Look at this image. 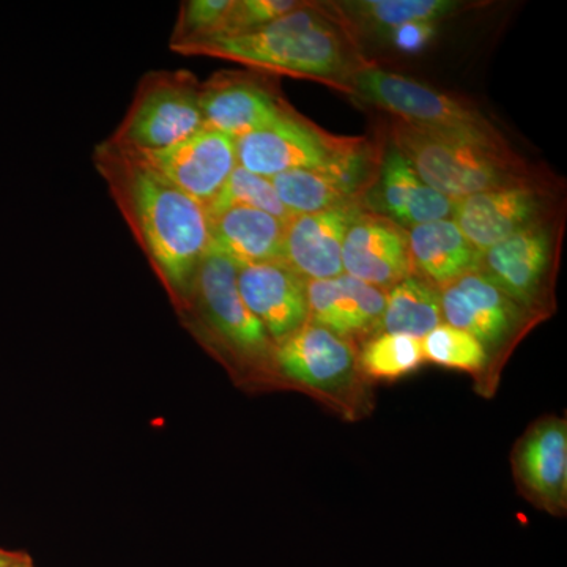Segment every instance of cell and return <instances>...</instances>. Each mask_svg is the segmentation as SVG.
Listing matches in <instances>:
<instances>
[{
	"mask_svg": "<svg viewBox=\"0 0 567 567\" xmlns=\"http://www.w3.org/2000/svg\"><path fill=\"white\" fill-rule=\"evenodd\" d=\"M92 159L153 270L183 303L210 251L207 210L140 152L106 140Z\"/></svg>",
	"mask_w": 567,
	"mask_h": 567,
	"instance_id": "obj_1",
	"label": "cell"
},
{
	"mask_svg": "<svg viewBox=\"0 0 567 567\" xmlns=\"http://www.w3.org/2000/svg\"><path fill=\"white\" fill-rule=\"evenodd\" d=\"M177 54L207 55L317 78H333L347 69L344 41L334 25L301 7L262 28L192 44Z\"/></svg>",
	"mask_w": 567,
	"mask_h": 567,
	"instance_id": "obj_2",
	"label": "cell"
},
{
	"mask_svg": "<svg viewBox=\"0 0 567 567\" xmlns=\"http://www.w3.org/2000/svg\"><path fill=\"white\" fill-rule=\"evenodd\" d=\"M394 140V147L417 175L450 199H464L487 189L518 185L514 183L516 169L506 151H495L401 121L395 123Z\"/></svg>",
	"mask_w": 567,
	"mask_h": 567,
	"instance_id": "obj_3",
	"label": "cell"
},
{
	"mask_svg": "<svg viewBox=\"0 0 567 567\" xmlns=\"http://www.w3.org/2000/svg\"><path fill=\"white\" fill-rule=\"evenodd\" d=\"M352 85L360 99L398 115L401 122L506 151L499 133L476 107L423 82L369 66L354 71Z\"/></svg>",
	"mask_w": 567,
	"mask_h": 567,
	"instance_id": "obj_4",
	"label": "cell"
},
{
	"mask_svg": "<svg viewBox=\"0 0 567 567\" xmlns=\"http://www.w3.org/2000/svg\"><path fill=\"white\" fill-rule=\"evenodd\" d=\"M203 128L197 78L186 70L151 71L137 84L133 102L110 141L134 152H162Z\"/></svg>",
	"mask_w": 567,
	"mask_h": 567,
	"instance_id": "obj_5",
	"label": "cell"
},
{
	"mask_svg": "<svg viewBox=\"0 0 567 567\" xmlns=\"http://www.w3.org/2000/svg\"><path fill=\"white\" fill-rule=\"evenodd\" d=\"M237 264L223 254L204 257L185 301L194 305L205 327L241 357L257 358L270 349V336L249 311L238 290Z\"/></svg>",
	"mask_w": 567,
	"mask_h": 567,
	"instance_id": "obj_6",
	"label": "cell"
},
{
	"mask_svg": "<svg viewBox=\"0 0 567 567\" xmlns=\"http://www.w3.org/2000/svg\"><path fill=\"white\" fill-rule=\"evenodd\" d=\"M235 147L238 166L267 178L295 169L346 171L352 162L349 151L334 147L290 111L271 125L238 137Z\"/></svg>",
	"mask_w": 567,
	"mask_h": 567,
	"instance_id": "obj_7",
	"label": "cell"
},
{
	"mask_svg": "<svg viewBox=\"0 0 567 567\" xmlns=\"http://www.w3.org/2000/svg\"><path fill=\"white\" fill-rule=\"evenodd\" d=\"M142 155L205 210L238 166L235 140L207 126L166 151Z\"/></svg>",
	"mask_w": 567,
	"mask_h": 567,
	"instance_id": "obj_8",
	"label": "cell"
},
{
	"mask_svg": "<svg viewBox=\"0 0 567 567\" xmlns=\"http://www.w3.org/2000/svg\"><path fill=\"white\" fill-rule=\"evenodd\" d=\"M237 282L245 305L278 344L308 322L306 281L281 259L238 267Z\"/></svg>",
	"mask_w": 567,
	"mask_h": 567,
	"instance_id": "obj_9",
	"label": "cell"
},
{
	"mask_svg": "<svg viewBox=\"0 0 567 567\" xmlns=\"http://www.w3.org/2000/svg\"><path fill=\"white\" fill-rule=\"evenodd\" d=\"M204 126L238 140L289 112L276 93L254 78L219 73L200 82Z\"/></svg>",
	"mask_w": 567,
	"mask_h": 567,
	"instance_id": "obj_10",
	"label": "cell"
},
{
	"mask_svg": "<svg viewBox=\"0 0 567 567\" xmlns=\"http://www.w3.org/2000/svg\"><path fill=\"white\" fill-rule=\"evenodd\" d=\"M358 212L352 205L309 215H292L284 224L281 260L305 281L344 275L342 244Z\"/></svg>",
	"mask_w": 567,
	"mask_h": 567,
	"instance_id": "obj_11",
	"label": "cell"
},
{
	"mask_svg": "<svg viewBox=\"0 0 567 567\" xmlns=\"http://www.w3.org/2000/svg\"><path fill=\"white\" fill-rule=\"evenodd\" d=\"M342 270L369 286L391 289L412 276L409 238L394 223L357 215L342 244Z\"/></svg>",
	"mask_w": 567,
	"mask_h": 567,
	"instance_id": "obj_12",
	"label": "cell"
},
{
	"mask_svg": "<svg viewBox=\"0 0 567 567\" xmlns=\"http://www.w3.org/2000/svg\"><path fill=\"white\" fill-rule=\"evenodd\" d=\"M537 212V194L528 186L511 185L456 200L451 219L481 254L533 224Z\"/></svg>",
	"mask_w": 567,
	"mask_h": 567,
	"instance_id": "obj_13",
	"label": "cell"
},
{
	"mask_svg": "<svg viewBox=\"0 0 567 567\" xmlns=\"http://www.w3.org/2000/svg\"><path fill=\"white\" fill-rule=\"evenodd\" d=\"M275 358L284 375L320 391H336L353 374L352 347L311 322L279 342Z\"/></svg>",
	"mask_w": 567,
	"mask_h": 567,
	"instance_id": "obj_14",
	"label": "cell"
},
{
	"mask_svg": "<svg viewBox=\"0 0 567 567\" xmlns=\"http://www.w3.org/2000/svg\"><path fill=\"white\" fill-rule=\"evenodd\" d=\"M550 235L529 224L480 254L477 270L518 305H532L550 262Z\"/></svg>",
	"mask_w": 567,
	"mask_h": 567,
	"instance_id": "obj_15",
	"label": "cell"
},
{
	"mask_svg": "<svg viewBox=\"0 0 567 567\" xmlns=\"http://www.w3.org/2000/svg\"><path fill=\"white\" fill-rule=\"evenodd\" d=\"M308 320L346 339L380 327L386 293L349 275L306 281Z\"/></svg>",
	"mask_w": 567,
	"mask_h": 567,
	"instance_id": "obj_16",
	"label": "cell"
},
{
	"mask_svg": "<svg viewBox=\"0 0 567 567\" xmlns=\"http://www.w3.org/2000/svg\"><path fill=\"white\" fill-rule=\"evenodd\" d=\"M440 300L446 323L475 336L483 346L502 341L516 322V303L480 270L442 287Z\"/></svg>",
	"mask_w": 567,
	"mask_h": 567,
	"instance_id": "obj_17",
	"label": "cell"
},
{
	"mask_svg": "<svg viewBox=\"0 0 567 567\" xmlns=\"http://www.w3.org/2000/svg\"><path fill=\"white\" fill-rule=\"evenodd\" d=\"M516 470L528 494L550 511L567 502V425L546 417L533 425L516 453Z\"/></svg>",
	"mask_w": 567,
	"mask_h": 567,
	"instance_id": "obj_18",
	"label": "cell"
},
{
	"mask_svg": "<svg viewBox=\"0 0 567 567\" xmlns=\"http://www.w3.org/2000/svg\"><path fill=\"white\" fill-rule=\"evenodd\" d=\"M210 251L245 265L281 259L284 221L268 213L246 207H230L208 215Z\"/></svg>",
	"mask_w": 567,
	"mask_h": 567,
	"instance_id": "obj_19",
	"label": "cell"
},
{
	"mask_svg": "<svg viewBox=\"0 0 567 567\" xmlns=\"http://www.w3.org/2000/svg\"><path fill=\"white\" fill-rule=\"evenodd\" d=\"M406 238L413 268L432 286L445 287L477 270L480 252L451 218L410 227Z\"/></svg>",
	"mask_w": 567,
	"mask_h": 567,
	"instance_id": "obj_20",
	"label": "cell"
},
{
	"mask_svg": "<svg viewBox=\"0 0 567 567\" xmlns=\"http://www.w3.org/2000/svg\"><path fill=\"white\" fill-rule=\"evenodd\" d=\"M382 199L386 212L410 227L451 218L456 203L431 188L395 147L383 164Z\"/></svg>",
	"mask_w": 567,
	"mask_h": 567,
	"instance_id": "obj_21",
	"label": "cell"
},
{
	"mask_svg": "<svg viewBox=\"0 0 567 567\" xmlns=\"http://www.w3.org/2000/svg\"><path fill=\"white\" fill-rule=\"evenodd\" d=\"M290 215H309L349 205L353 178L349 171L295 169L270 178Z\"/></svg>",
	"mask_w": 567,
	"mask_h": 567,
	"instance_id": "obj_22",
	"label": "cell"
},
{
	"mask_svg": "<svg viewBox=\"0 0 567 567\" xmlns=\"http://www.w3.org/2000/svg\"><path fill=\"white\" fill-rule=\"evenodd\" d=\"M442 320L440 290L425 279L409 276L386 293L380 328L383 333L423 339Z\"/></svg>",
	"mask_w": 567,
	"mask_h": 567,
	"instance_id": "obj_23",
	"label": "cell"
},
{
	"mask_svg": "<svg viewBox=\"0 0 567 567\" xmlns=\"http://www.w3.org/2000/svg\"><path fill=\"white\" fill-rule=\"evenodd\" d=\"M354 20L374 25L382 32L416 21H432L446 17L458 9L457 2L450 0H361L342 3Z\"/></svg>",
	"mask_w": 567,
	"mask_h": 567,
	"instance_id": "obj_24",
	"label": "cell"
},
{
	"mask_svg": "<svg viewBox=\"0 0 567 567\" xmlns=\"http://www.w3.org/2000/svg\"><path fill=\"white\" fill-rule=\"evenodd\" d=\"M364 374L377 380H398L424 363L421 339L382 333L372 338L361 352Z\"/></svg>",
	"mask_w": 567,
	"mask_h": 567,
	"instance_id": "obj_25",
	"label": "cell"
},
{
	"mask_svg": "<svg viewBox=\"0 0 567 567\" xmlns=\"http://www.w3.org/2000/svg\"><path fill=\"white\" fill-rule=\"evenodd\" d=\"M230 207L254 208L268 213L284 223L292 216L284 207L270 178L249 173L241 166L235 167L221 193L208 205L207 213L213 215Z\"/></svg>",
	"mask_w": 567,
	"mask_h": 567,
	"instance_id": "obj_26",
	"label": "cell"
},
{
	"mask_svg": "<svg viewBox=\"0 0 567 567\" xmlns=\"http://www.w3.org/2000/svg\"><path fill=\"white\" fill-rule=\"evenodd\" d=\"M424 361L457 371L476 372L486 364V347L466 331L440 323L421 339Z\"/></svg>",
	"mask_w": 567,
	"mask_h": 567,
	"instance_id": "obj_27",
	"label": "cell"
},
{
	"mask_svg": "<svg viewBox=\"0 0 567 567\" xmlns=\"http://www.w3.org/2000/svg\"><path fill=\"white\" fill-rule=\"evenodd\" d=\"M234 0H188L182 2L173 35L171 51L178 52L192 44L221 35L224 21L233 9Z\"/></svg>",
	"mask_w": 567,
	"mask_h": 567,
	"instance_id": "obj_28",
	"label": "cell"
},
{
	"mask_svg": "<svg viewBox=\"0 0 567 567\" xmlns=\"http://www.w3.org/2000/svg\"><path fill=\"white\" fill-rule=\"evenodd\" d=\"M298 7L300 3L293 0H234L219 37L237 35L262 28Z\"/></svg>",
	"mask_w": 567,
	"mask_h": 567,
	"instance_id": "obj_29",
	"label": "cell"
},
{
	"mask_svg": "<svg viewBox=\"0 0 567 567\" xmlns=\"http://www.w3.org/2000/svg\"><path fill=\"white\" fill-rule=\"evenodd\" d=\"M391 43L398 50L405 52H416L423 50L425 44L435 35V22L416 21L409 24L399 25V28L388 31Z\"/></svg>",
	"mask_w": 567,
	"mask_h": 567,
	"instance_id": "obj_30",
	"label": "cell"
},
{
	"mask_svg": "<svg viewBox=\"0 0 567 567\" xmlns=\"http://www.w3.org/2000/svg\"><path fill=\"white\" fill-rule=\"evenodd\" d=\"M0 567H35L31 558L24 554L0 550Z\"/></svg>",
	"mask_w": 567,
	"mask_h": 567,
	"instance_id": "obj_31",
	"label": "cell"
}]
</instances>
